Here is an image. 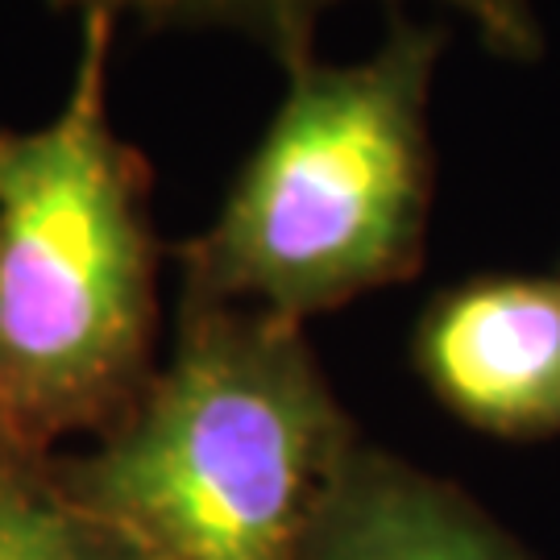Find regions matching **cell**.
<instances>
[{
    "label": "cell",
    "mask_w": 560,
    "mask_h": 560,
    "mask_svg": "<svg viewBox=\"0 0 560 560\" xmlns=\"http://www.w3.org/2000/svg\"><path fill=\"white\" fill-rule=\"evenodd\" d=\"M120 34L80 18L55 117L0 125V457L46 465L75 432L104 436L159 370L154 171L113 120Z\"/></svg>",
    "instance_id": "cell-1"
},
{
    "label": "cell",
    "mask_w": 560,
    "mask_h": 560,
    "mask_svg": "<svg viewBox=\"0 0 560 560\" xmlns=\"http://www.w3.org/2000/svg\"><path fill=\"white\" fill-rule=\"evenodd\" d=\"M353 448L303 324L179 303L171 358L129 416L50 474L145 560H295Z\"/></svg>",
    "instance_id": "cell-2"
},
{
    "label": "cell",
    "mask_w": 560,
    "mask_h": 560,
    "mask_svg": "<svg viewBox=\"0 0 560 560\" xmlns=\"http://www.w3.org/2000/svg\"><path fill=\"white\" fill-rule=\"evenodd\" d=\"M448 25L395 13L353 62H295L217 217L179 254V303L307 324L420 275L436 191L432 83Z\"/></svg>",
    "instance_id": "cell-3"
},
{
    "label": "cell",
    "mask_w": 560,
    "mask_h": 560,
    "mask_svg": "<svg viewBox=\"0 0 560 560\" xmlns=\"http://www.w3.org/2000/svg\"><path fill=\"white\" fill-rule=\"evenodd\" d=\"M411 365L474 432L560 436V275H478L436 291L411 332Z\"/></svg>",
    "instance_id": "cell-4"
},
{
    "label": "cell",
    "mask_w": 560,
    "mask_h": 560,
    "mask_svg": "<svg viewBox=\"0 0 560 560\" xmlns=\"http://www.w3.org/2000/svg\"><path fill=\"white\" fill-rule=\"evenodd\" d=\"M295 560H527L453 481L358 444Z\"/></svg>",
    "instance_id": "cell-5"
},
{
    "label": "cell",
    "mask_w": 560,
    "mask_h": 560,
    "mask_svg": "<svg viewBox=\"0 0 560 560\" xmlns=\"http://www.w3.org/2000/svg\"><path fill=\"white\" fill-rule=\"evenodd\" d=\"M50 13L113 18L141 34H233L258 46L279 71L316 59L324 18L349 0H46ZM399 4V0H390ZM465 21L481 46L502 62H540L548 50L536 0H428Z\"/></svg>",
    "instance_id": "cell-6"
},
{
    "label": "cell",
    "mask_w": 560,
    "mask_h": 560,
    "mask_svg": "<svg viewBox=\"0 0 560 560\" xmlns=\"http://www.w3.org/2000/svg\"><path fill=\"white\" fill-rule=\"evenodd\" d=\"M0 560H145L83 515L50 465L0 457Z\"/></svg>",
    "instance_id": "cell-7"
}]
</instances>
